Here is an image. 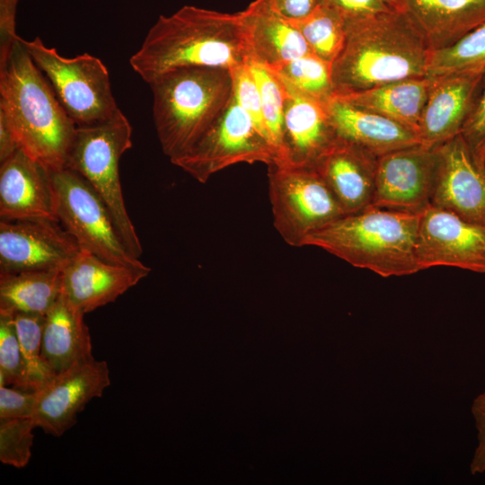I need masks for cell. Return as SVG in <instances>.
<instances>
[{"label":"cell","mask_w":485,"mask_h":485,"mask_svg":"<svg viewBox=\"0 0 485 485\" xmlns=\"http://www.w3.org/2000/svg\"><path fill=\"white\" fill-rule=\"evenodd\" d=\"M249 60L239 12L227 13L185 5L158 18L129 63L149 84L181 68L233 70Z\"/></svg>","instance_id":"obj_1"},{"label":"cell","mask_w":485,"mask_h":485,"mask_svg":"<svg viewBox=\"0 0 485 485\" xmlns=\"http://www.w3.org/2000/svg\"><path fill=\"white\" fill-rule=\"evenodd\" d=\"M0 114L27 155L49 171L66 168L76 125L20 37L0 66Z\"/></svg>","instance_id":"obj_2"},{"label":"cell","mask_w":485,"mask_h":485,"mask_svg":"<svg viewBox=\"0 0 485 485\" xmlns=\"http://www.w3.org/2000/svg\"><path fill=\"white\" fill-rule=\"evenodd\" d=\"M346 41L331 64L334 96L428 75L432 50L401 12L346 24Z\"/></svg>","instance_id":"obj_3"},{"label":"cell","mask_w":485,"mask_h":485,"mask_svg":"<svg viewBox=\"0 0 485 485\" xmlns=\"http://www.w3.org/2000/svg\"><path fill=\"white\" fill-rule=\"evenodd\" d=\"M421 213L369 206L347 214L309 234L303 246H313L384 278L419 270L417 242Z\"/></svg>","instance_id":"obj_4"},{"label":"cell","mask_w":485,"mask_h":485,"mask_svg":"<svg viewBox=\"0 0 485 485\" xmlns=\"http://www.w3.org/2000/svg\"><path fill=\"white\" fill-rule=\"evenodd\" d=\"M149 86L154 128L171 162L196 144L233 97L232 72L226 68H181L160 76Z\"/></svg>","instance_id":"obj_5"},{"label":"cell","mask_w":485,"mask_h":485,"mask_svg":"<svg viewBox=\"0 0 485 485\" xmlns=\"http://www.w3.org/2000/svg\"><path fill=\"white\" fill-rule=\"evenodd\" d=\"M131 146L132 127L119 109L106 120L76 127L66 167L93 186L107 205L127 249L139 259L143 248L127 211L119 178V160Z\"/></svg>","instance_id":"obj_6"},{"label":"cell","mask_w":485,"mask_h":485,"mask_svg":"<svg viewBox=\"0 0 485 485\" xmlns=\"http://www.w3.org/2000/svg\"><path fill=\"white\" fill-rule=\"evenodd\" d=\"M20 40L76 127L106 120L119 109L101 59L88 53L62 57L39 37Z\"/></svg>","instance_id":"obj_7"},{"label":"cell","mask_w":485,"mask_h":485,"mask_svg":"<svg viewBox=\"0 0 485 485\" xmlns=\"http://www.w3.org/2000/svg\"><path fill=\"white\" fill-rule=\"evenodd\" d=\"M268 167L273 224L287 244L303 246L309 234L346 215L314 167L281 161Z\"/></svg>","instance_id":"obj_8"},{"label":"cell","mask_w":485,"mask_h":485,"mask_svg":"<svg viewBox=\"0 0 485 485\" xmlns=\"http://www.w3.org/2000/svg\"><path fill=\"white\" fill-rule=\"evenodd\" d=\"M50 173L57 217L80 249L111 264L147 267L128 251L107 205L82 175L66 167Z\"/></svg>","instance_id":"obj_9"},{"label":"cell","mask_w":485,"mask_h":485,"mask_svg":"<svg viewBox=\"0 0 485 485\" xmlns=\"http://www.w3.org/2000/svg\"><path fill=\"white\" fill-rule=\"evenodd\" d=\"M278 154L269 138L257 128L234 97L196 144L172 161L200 183L234 164L263 163L269 165Z\"/></svg>","instance_id":"obj_10"},{"label":"cell","mask_w":485,"mask_h":485,"mask_svg":"<svg viewBox=\"0 0 485 485\" xmlns=\"http://www.w3.org/2000/svg\"><path fill=\"white\" fill-rule=\"evenodd\" d=\"M80 250L57 219L0 220V272L62 269Z\"/></svg>","instance_id":"obj_11"},{"label":"cell","mask_w":485,"mask_h":485,"mask_svg":"<svg viewBox=\"0 0 485 485\" xmlns=\"http://www.w3.org/2000/svg\"><path fill=\"white\" fill-rule=\"evenodd\" d=\"M430 205L485 226V165L473 158L461 134L435 146Z\"/></svg>","instance_id":"obj_12"},{"label":"cell","mask_w":485,"mask_h":485,"mask_svg":"<svg viewBox=\"0 0 485 485\" xmlns=\"http://www.w3.org/2000/svg\"><path fill=\"white\" fill-rule=\"evenodd\" d=\"M110 384L106 361L94 357L74 364L37 390L32 419L37 428L55 436L75 423L79 412Z\"/></svg>","instance_id":"obj_13"},{"label":"cell","mask_w":485,"mask_h":485,"mask_svg":"<svg viewBox=\"0 0 485 485\" xmlns=\"http://www.w3.org/2000/svg\"><path fill=\"white\" fill-rule=\"evenodd\" d=\"M419 270L449 266L485 273V226L429 205L420 216Z\"/></svg>","instance_id":"obj_14"},{"label":"cell","mask_w":485,"mask_h":485,"mask_svg":"<svg viewBox=\"0 0 485 485\" xmlns=\"http://www.w3.org/2000/svg\"><path fill=\"white\" fill-rule=\"evenodd\" d=\"M435 170V147L419 144L382 155L371 206L422 213L430 205Z\"/></svg>","instance_id":"obj_15"},{"label":"cell","mask_w":485,"mask_h":485,"mask_svg":"<svg viewBox=\"0 0 485 485\" xmlns=\"http://www.w3.org/2000/svg\"><path fill=\"white\" fill-rule=\"evenodd\" d=\"M278 78L285 93L278 161L313 167L338 139L327 102L312 98Z\"/></svg>","instance_id":"obj_16"},{"label":"cell","mask_w":485,"mask_h":485,"mask_svg":"<svg viewBox=\"0 0 485 485\" xmlns=\"http://www.w3.org/2000/svg\"><path fill=\"white\" fill-rule=\"evenodd\" d=\"M485 69L435 76L420 117V145L433 148L461 134L481 91Z\"/></svg>","instance_id":"obj_17"},{"label":"cell","mask_w":485,"mask_h":485,"mask_svg":"<svg viewBox=\"0 0 485 485\" xmlns=\"http://www.w3.org/2000/svg\"><path fill=\"white\" fill-rule=\"evenodd\" d=\"M151 271L111 264L85 250H80L62 269V291L84 313L107 304L136 286Z\"/></svg>","instance_id":"obj_18"},{"label":"cell","mask_w":485,"mask_h":485,"mask_svg":"<svg viewBox=\"0 0 485 485\" xmlns=\"http://www.w3.org/2000/svg\"><path fill=\"white\" fill-rule=\"evenodd\" d=\"M0 217L57 219L50 171L21 149L0 166Z\"/></svg>","instance_id":"obj_19"},{"label":"cell","mask_w":485,"mask_h":485,"mask_svg":"<svg viewBox=\"0 0 485 485\" xmlns=\"http://www.w3.org/2000/svg\"><path fill=\"white\" fill-rule=\"evenodd\" d=\"M377 161L362 148L337 139L313 167L347 215L372 205Z\"/></svg>","instance_id":"obj_20"},{"label":"cell","mask_w":485,"mask_h":485,"mask_svg":"<svg viewBox=\"0 0 485 485\" xmlns=\"http://www.w3.org/2000/svg\"><path fill=\"white\" fill-rule=\"evenodd\" d=\"M327 110L337 138L379 158L399 149L419 145L410 128L375 112L333 96Z\"/></svg>","instance_id":"obj_21"},{"label":"cell","mask_w":485,"mask_h":485,"mask_svg":"<svg viewBox=\"0 0 485 485\" xmlns=\"http://www.w3.org/2000/svg\"><path fill=\"white\" fill-rule=\"evenodd\" d=\"M239 14L250 60L272 66L312 53L299 31L265 0H254Z\"/></svg>","instance_id":"obj_22"},{"label":"cell","mask_w":485,"mask_h":485,"mask_svg":"<svg viewBox=\"0 0 485 485\" xmlns=\"http://www.w3.org/2000/svg\"><path fill=\"white\" fill-rule=\"evenodd\" d=\"M432 51L447 48L485 21V0H397Z\"/></svg>","instance_id":"obj_23"},{"label":"cell","mask_w":485,"mask_h":485,"mask_svg":"<svg viewBox=\"0 0 485 485\" xmlns=\"http://www.w3.org/2000/svg\"><path fill=\"white\" fill-rule=\"evenodd\" d=\"M84 314L63 291L45 314L41 356L55 375L77 362L93 358Z\"/></svg>","instance_id":"obj_24"},{"label":"cell","mask_w":485,"mask_h":485,"mask_svg":"<svg viewBox=\"0 0 485 485\" xmlns=\"http://www.w3.org/2000/svg\"><path fill=\"white\" fill-rule=\"evenodd\" d=\"M434 80L435 76L431 75L407 78L335 97L392 119L418 135L422 110Z\"/></svg>","instance_id":"obj_25"},{"label":"cell","mask_w":485,"mask_h":485,"mask_svg":"<svg viewBox=\"0 0 485 485\" xmlns=\"http://www.w3.org/2000/svg\"><path fill=\"white\" fill-rule=\"evenodd\" d=\"M62 293V269L0 272V314L45 315Z\"/></svg>","instance_id":"obj_26"},{"label":"cell","mask_w":485,"mask_h":485,"mask_svg":"<svg viewBox=\"0 0 485 485\" xmlns=\"http://www.w3.org/2000/svg\"><path fill=\"white\" fill-rule=\"evenodd\" d=\"M301 33L313 54L331 65L346 41V25L340 15L322 3L307 17L290 22Z\"/></svg>","instance_id":"obj_27"},{"label":"cell","mask_w":485,"mask_h":485,"mask_svg":"<svg viewBox=\"0 0 485 485\" xmlns=\"http://www.w3.org/2000/svg\"><path fill=\"white\" fill-rule=\"evenodd\" d=\"M267 67L299 92L318 101L328 102L334 96L331 65L313 53Z\"/></svg>","instance_id":"obj_28"},{"label":"cell","mask_w":485,"mask_h":485,"mask_svg":"<svg viewBox=\"0 0 485 485\" xmlns=\"http://www.w3.org/2000/svg\"><path fill=\"white\" fill-rule=\"evenodd\" d=\"M485 69V21L447 48L432 51L428 75Z\"/></svg>","instance_id":"obj_29"},{"label":"cell","mask_w":485,"mask_h":485,"mask_svg":"<svg viewBox=\"0 0 485 485\" xmlns=\"http://www.w3.org/2000/svg\"><path fill=\"white\" fill-rule=\"evenodd\" d=\"M9 316L16 330L31 385L37 391L55 375L41 356L45 315L16 313Z\"/></svg>","instance_id":"obj_30"},{"label":"cell","mask_w":485,"mask_h":485,"mask_svg":"<svg viewBox=\"0 0 485 485\" xmlns=\"http://www.w3.org/2000/svg\"><path fill=\"white\" fill-rule=\"evenodd\" d=\"M248 66L260 90L263 119L269 138L279 158L285 102L282 83L267 66L252 60H249Z\"/></svg>","instance_id":"obj_31"},{"label":"cell","mask_w":485,"mask_h":485,"mask_svg":"<svg viewBox=\"0 0 485 485\" xmlns=\"http://www.w3.org/2000/svg\"><path fill=\"white\" fill-rule=\"evenodd\" d=\"M0 385L34 391L31 385L16 330L9 315L0 314Z\"/></svg>","instance_id":"obj_32"},{"label":"cell","mask_w":485,"mask_h":485,"mask_svg":"<svg viewBox=\"0 0 485 485\" xmlns=\"http://www.w3.org/2000/svg\"><path fill=\"white\" fill-rule=\"evenodd\" d=\"M37 428L32 418L0 419V461L15 468L25 467L31 456Z\"/></svg>","instance_id":"obj_33"},{"label":"cell","mask_w":485,"mask_h":485,"mask_svg":"<svg viewBox=\"0 0 485 485\" xmlns=\"http://www.w3.org/2000/svg\"><path fill=\"white\" fill-rule=\"evenodd\" d=\"M248 62L231 70L234 97L249 114L257 128L269 138L263 119L260 90L249 68Z\"/></svg>","instance_id":"obj_34"},{"label":"cell","mask_w":485,"mask_h":485,"mask_svg":"<svg viewBox=\"0 0 485 485\" xmlns=\"http://www.w3.org/2000/svg\"><path fill=\"white\" fill-rule=\"evenodd\" d=\"M343 19L345 25L400 12L397 0H323Z\"/></svg>","instance_id":"obj_35"},{"label":"cell","mask_w":485,"mask_h":485,"mask_svg":"<svg viewBox=\"0 0 485 485\" xmlns=\"http://www.w3.org/2000/svg\"><path fill=\"white\" fill-rule=\"evenodd\" d=\"M461 136L474 160L485 165V78L481 91L462 129Z\"/></svg>","instance_id":"obj_36"},{"label":"cell","mask_w":485,"mask_h":485,"mask_svg":"<svg viewBox=\"0 0 485 485\" xmlns=\"http://www.w3.org/2000/svg\"><path fill=\"white\" fill-rule=\"evenodd\" d=\"M37 391L0 385V419L32 418Z\"/></svg>","instance_id":"obj_37"},{"label":"cell","mask_w":485,"mask_h":485,"mask_svg":"<svg viewBox=\"0 0 485 485\" xmlns=\"http://www.w3.org/2000/svg\"><path fill=\"white\" fill-rule=\"evenodd\" d=\"M19 0H0V66H3L19 36L15 17Z\"/></svg>","instance_id":"obj_38"},{"label":"cell","mask_w":485,"mask_h":485,"mask_svg":"<svg viewBox=\"0 0 485 485\" xmlns=\"http://www.w3.org/2000/svg\"><path fill=\"white\" fill-rule=\"evenodd\" d=\"M471 410L478 433V445L470 463L471 472L475 475L485 472V392L475 397Z\"/></svg>","instance_id":"obj_39"},{"label":"cell","mask_w":485,"mask_h":485,"mask_svg":"<svg viewBox=\"0 0 485 485\" xmlns=\"http://www.w3.org/2000/svg\"><path fill=\"white\" fill-rule=\"evenodd\" d=\"M270 9L288 22L302 20L311 14L323 0H265Z\"/></svg>","instance_id":"obj_40"},{"label":"cell","mask_w":485,"mask_h":485,"mask_svg":"<svg viewBox=\"0 0 485 485\" xmlns=\"http://www.w3.org/2000/svg\"><path fill=\"white\" fill-rule=\"evenodd\" d=\"M19 149L8 123L0 114V163L12 157Z\"/></svg>","instance_id":"obj_41"}]
</instances>
